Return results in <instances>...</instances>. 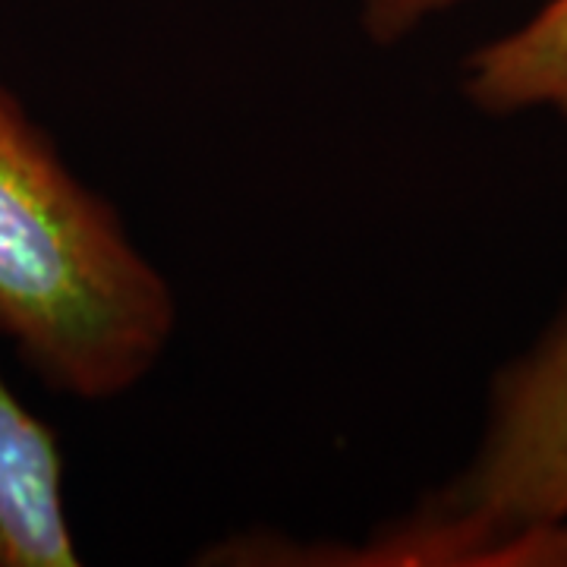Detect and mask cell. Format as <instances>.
<instances>
[{"label":"cell","instance_id":"obj_1","mask_svg":"<svg viewBox=\"0 0 567 567\" xmlns=\"http://www.w3.org/2000/svg\"><path fill=\"white\" fill-rule=\"evenodd\" d=\"M177 322L162 265L0 82V338L41 385L107 404L162 365Z\"/></svg>","mask_w":567,"mask_h":567},{"label":"cell","instance_id":"obj_2","mask_svg":"<svg viewBox=\"0 0 567 567\" xmlns=\"http://www.w3.org/2000/svg\"><path fill=\"white\" fill-rule=\"evenodd\" d=\"M439 492L505 524H567V300L495 372L473 454Z\"/></svg>","mask_w":567,"mask_h":567},{"label":"cell","instance_id":"obj_3","mask_svg":"<svg viewBox=\"0 0 567 567\" xmlns=\"http://www.w3.org/2000/svg\"><path fill=\"white\" fill-rule=\"evenodd\" d=\"M199 561L215 567H567V524H505L435 492L363 539H297L278 529H249L212 543Z\"/></svg>","mask_w":567,"mask_h":567},{"label":"cell","instance_id":"obj_4","mask_svg":"<svg viewBox=\"0 0 567 567\" xmlns=\"http://www.w3.org/2000/svg\"><path fill=\"white\" fill-rule=\"evenodd\" d=\"M76 565L61 439L0 379V567Z\"/></svg>","mask_w":567,"mask_h":567},{"label":"cell","instance_id":"obj_5","mask_svg":"<svg viewBox=\"0 0 567 567\" xmlns=\"http://www.w3.org/2000/svg\"><path fill=\"white\" fill-rule=\"evenodd\" d=\"M466 102L492 117L555 114L567 121V0H546L464 63Z\"/></svg>","mask_w":567,"mask_h":567},{"label":"cell","instance_id":"obj_6","mask_svg":"<svg viewBox=\"0 0 567 567\" xmlns=\"http://www.w3.org/2000/svg\"><path fill=\"white\" fill-rule=\"evenodd\" d=\"M464 3L470 0H353L365 35L379 44H398L416 29H423L429 20Z\"/></svg>","mask_w":567,"mask_h":567}]
</instances>
